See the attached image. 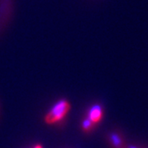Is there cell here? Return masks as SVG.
Instances as JSON below:
<instances>
[{
  "label": "cell",
  "instance_id": "obj_2",
  "mask_svg": "<svg viewBox=\"0 0 148 148\" xmlns=\"http://www.w3.org/2000/svg\"><path fill=\"white\" fill-rule=\"evenodd\" d=\"M102 118H103V110L100 105H94L92 107H90V110L88 112L87 119H89L94 124H95L101 121Z\"/></svg>",
  "mask_w": 148,
  "mask_h": 148
},
{
  "label": "cell",
  "instance_id": "obj_3",
  "mask_svg": "<svg viewBox=\"0 0 148 148\" xmlns=\"http://www.w3.org/2000/svg\"><path fill=\"white\" fill-rule=\"evenodd\" d=\"M110 142L112 145L115 148H126V146H124L123 141L119 135H118L117 133H113L110 136Z\"/></svg>",
  "mask_w": 148,
  "mask_h": 148
},
{
  "label": "cell",
  "instance_id": "obj_4",
  "mask_svg": "<svg viewBox=\"0 0 148 148\" xmlns=\"http://www.w3.org/2000/svg\"><path fill=\"white\" fill-rule=\"evenodd\" d=\"M93 126H94V123L87 118L82 123V127H83L85 131H90V129L93 127Z\"/></svg>",
  "mask_w": 148,
  "mask_h": 148
},
{
  "label": "cell",
  "instance_id": "obj_6",
  "mask_svg": "<svg viewBox=\"0 0 148 148\" xmlns=\"http://www.w3.org/2000/svg\"><path fill=\"white\" fill-rule=\"evenodd\" d=\"M34 148H43V147L41 145H40V144H37V145H36V146L34 147Z\"/></svg>",
  "mask_w": 148,
  "mask_h": 148
},
{
  "label": "cell",
  "instance_id": "obj_1",
  "mask_svg": "<svg viewBox=\"0 0 148 148\" xmlns=\"http://www.w3.org/2000/svg\"><path fill=\"white\" fill-rule=\"evenodd\" d=\"M70 110V104L65 100H61L57 102L53 108L49 111L45 117V121L48 124H53L57 123L68 114Z\"/></svg>",
  "mask_w": 148,
  "mask_h": 148
},
{
  "label": "cell",
  "instance_id": "obj_5",
  "mask_svg": "<svg viewBox=\"0 0 148 148\" xmlns=\"http://www.w3.org/2000/svg\"><path fill=\"white\" fill-rule=\"evenodd\" d=\"M126 148H143L140 147H138V146H133V145H128L126 147Z\"/></svg>",
  "mask_w": 148,
  "mask_h": 148
}]
</instances>
